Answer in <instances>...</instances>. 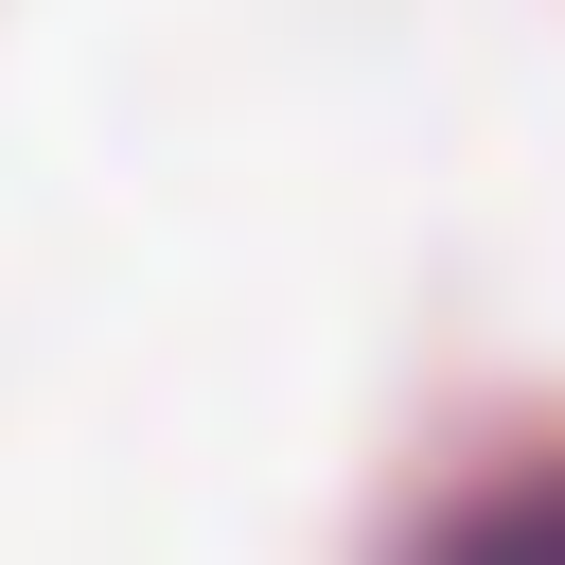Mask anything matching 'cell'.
Listing matches in <instances>:
<instances>
[{"label": "cell", "instance_id": "obj_1", "mask_svg": "<svg viewBox=\"0 0 565 565\" xmlns=\"http://www.w3.org/2000/svg\"><path fill=\"white\" fill-rule=\"evenodd\" d=\"M441 565H565V477H512L441 530Z\"/></svg>", "mask_w": 565, "mask_h": 565}]
</instances>
